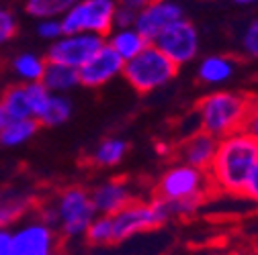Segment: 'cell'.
<instances>
[{
    "label": "cell",
    "mask_w": 258,
    "mask_h": 255,
    "mask_svg": "<svg viewBox=\"0 0 258 255\" xmlns=\"http://www.w3.org/2000/svg\"><path fill=\"white\" fill-rule=\"evenodd\" d=\"M25 92H27V98H29V106H31V114H33V118H37L47 102H49V96L51 92L41 84V82H27L25 84Z\"/></svg>",
    "instance_id": "484cf974"
},
{
    "label": "cell",
    "mask_w": 258,
    "mask_h": 255,
    "mask_svg": "<svg viewBox=\"0 0 258 255\" xmlns=\"http://www.w3.org/2000/svg\"><path fill=\"white\" fill-rule=\"evenodd\" d=\"M242 196H244L246 200L258 204V162L254 164V168H252V172H250V178H248V182H246V186H244Z\"/></svg>",
    "instance_id": "4dcf8cb0"
},
{
    "label": "cell",
    "mask_w": 258,
    "mask_h": 255,
    "mask_svg": "<svg viewBox=\"0 0 258 255\" xmlns=\"http://www.w3.org/2000/svg\"><path fill=\"white\" fill-rule=\"evenodd\" d=\"M17 35V19L11 11L0 9V45L11 41Z\"/></svg>",
    "instance_id": "4316f807"
},
{
    "label": "cell",
    "mask_w": 258,
    "mask_h": 255,
    "mask_svg": "<svg viewBox=\"0 0 258 255\" xmlns=\"http://www.w3.org/2000/svg\"><path fill=\"white\" fill-rule=\"evenodd\" d=\"M33 196L27 190L7 188L0 190V229H11L31 210Z\"/></svg>",
    "instance_id": "9a60e30c"
},
{
    "label": "cell",
    "mask_w": 258,
    "mask_h": 255,
    "mask_svg": "<svg viewBox=\"0 0 258 255\" xmlns=\"http://www.w3.org/2000/svg\"><path fill=\"white\" fill-rule=\"evenodd\" d=\"M242 45H244V51L248 55H252L254 59H258V21L250 23L246 33L242 37Z\"/></svg>",
    "instance_id": "f1b7e54d"
},
{
    "label": "cell",
    "mask_w": 258,
    "mask_h": 255,
    "mask_svg": "<svg viewBox=\"0 0 258 255\" xmlns=\"http://www.w3.org/2000/svg\"><path fill=\"white\" fill-rule=\"evenodd\" d=\"M84 237L90 245H109L113 243V220L111 214H96L88 225Z\"/></svg>",
    "instance_id": "d4e9b609"
},
{
    "label": "cell",
    "mask_w": 258,
    "mask_h": 255,
    "mask_svg": "<svg viewBox=\"0 0 258 255\" xmlns=\"http://www.w3.org/2000/svg\"><path fill=\"white\" fill-rule=\"evenodd\" d=\"M94 216L96 212L90 200V192H86L80 186L61 190L55 202L43 208L41 212V218L47 225H51L53 229H57L61 235H66L70 239L84 237Z\"/></svg>",
    "instance_id": "3957f363"
},
{
    "label": "cell",
    "mask_w": 258,
    "mask_h": 255,
    "mask_svg": "<svg viewBox=\"0 0 258 255\" xmlns=\"http://www.w3.org/2000/svg\"><path fill=\"white\" fill-rule=\"evenodd\" d=\"M113 220V243H121L132 239L144 231H152L162 227L170 220V212L166 208V202L154 198L152 202H129L119 212L111 214Z\"/></svg>",
    "instance_id": "5b68a950"
},
{
    "label": "cell",
    "mask_w": 258,
    "mask_h": 255,
    "mask_svg": "<svg viewBox=\"0 0 258 255\" xmlns=\"http://www.w3.org/2000/svg\"><path fill=\"white\" fill-rule=\"evenodd\" d=\"M37 35L41 39H49V41H55L63 35V29H61V23L59 19H43L39 21L37 25Z\"/></svg>",
    "instance_id": "83f0119b"
},
{
    "label": "cell",
    "mask_w": 258,
    "mask_h": 255,
    "mask_svg": "<svg viewBox=\"0 0 258 255\" xmlns=\"http://www.w3.org/2000/svg\"><path fill=\"white\" fill-rule=\"evenodd\" d=\"M0 106H3V110L7 112L9 120L33 118V114H31V106H29V98H27V92H25V84L9 86L3 92Z\"/></svg>",
    "instance_id": "d6986e66"
},
{
    "label": "cell",
    "mask_w": 258,
    "mask_h": 255,
    "mask_svg": "<svg viewBox=\"0 0 258 255\" xmlns=\"http://www.w3.org/2000/svg\"><path fill=\"white\" fill-rule=\"evenodd\" d=\"M13 70L25 82H39L45 70V59L35 53H21L13 61Z\"/></svg>",
    "instance_id": "cb8c5ba5"
},
{
    "label": "cell",
    "mask_w": 258,
    "mask_h": 255,
    "mask_svg": "<svg viewBox=\"0 0 258 255\" xmlns=\"http://www.w3.org/2000/svg\"><path fill=\"white\" fill-rule=\"evenodd\" d=\"M176 74H178L176 63L170 61L152 43L144 47L138 55H134L132 59H127L121 72V76L129 82V86L138 90L140 94H148V92H154L158 88L166 86L168 82L176 78Z\"/></svg>",
    "instance_id": "277c9868"
},
{
    "label": "cell",
    "mask_w": 258,
    "mask_h": 255,
    "mask_svg": "<svg viewBox=\"0 0 258 255\" xmlns=\"http://www.w3.org/2000/svg\"><path fill=\"white\" fill-rule=\"evenodd\" d=\"M236 5H256L258 0H234Z\"/></svg>",
    "instance_id": "e575fe53"
},
{
    "label": "cell",
    "mask_w": 258,
    "mask_h": 255,
    "mask_svg": "<svg viewBox=\"0 0 258 255\" xmlns=\"http://www.w3.org/2000/svg\"><path fill=\"white\" fill-rule=\"evenodd\" d=\"M105 43H107L105 37L94 35V33L61 35L47 49L45 61H53V63H61V66L80 70Z\"/></svg>",
    "instance_id": "ba28073f"
},
{
    "label": "cell",
    "mask_w": 258,
    "mask_h": 255,
    "mask_svg": "<svg viewBox=\"0 0 258 255\" xmlns=\"http://www.w3.org/2000/svg\"><path fill=\"white\" fill-rule=\"evenodd\" d=\"M236 72V61L228 55H209L199 63L197 76L203 84H223Z\"/></svg>",
    "instance_id": "e0dca14e"
},
{
    "label": "cell",
    "mask_w": 258,
    "mask_h": 255,
    "mask_svg": "<svg viewBox=\"0 0 258 255\" xmlns=\"http://www.w3.org/2000/svg\"><path fill=\"white\" fill-rule=\"evenodd\" d=\"M150 3H152V0H121L119 7H125V9L134 11V13L138 15V13H140V11H144V9H146Z\"/></svg>",
    "instance_id": "d6a6232c"
},
{
    "label": "cell",
    "mask_w": 258,
    "mask_h": 255,
    "mask_svg": "<svg viewBox=\"0 0 258 255\" xmlns=\"http://www.w3.org/2000/svg\"><path fill=\"white\" fill-rule=\"evenodd\" d=\"M90 200L96 214H115L134 202V192L125 180H109L92 190Z\"/></svg>",
    "instance_id": "5bb4252c"
},
{
    "label": "cell",
    "mask_w": 258,
    "mask_h": 255,
    "mask_svg": "<svg viewBox=\"0 0 258 255\" xmlns=\"http://www.w3.org/2000/svg\"><path fill=\"white\" fill-rule=\"evenodd\" d=\"M123 66H125V59H123L115 49H111V47L105 43V45L78 70L80 84L86 86V88L105 86L107 82H111L115 76H119V74L123 72Z\"/></svg>",
    "instance_id": "7c38bea8"
},
{
    "label": "cell",
    "mask_w": 258,
    "mask_h": 255,
    "mask_svg": "<svg viewBox=\"0 0 258 255\" xmlns=\"http://www.w3.org/2000/svg\"><path fill=\"white\" fill-rule=\"evenodd\" d=\"M107 45L111 49H115L127 61V59H132L134 55H138L144 47H148L150 41L140 33L136 27H123V29H115V33L111 35Z\"/></svg>",
    "instance_id": "ac0fdd59"
},
{
    "label": "cell",
    "mask_w": 258,
    "mask_h": 255,
    "mask_svg": "<svg viewBox=\"0 0 258 255\" xmlns=\"http://www.w3.org/2000/svg\"><path fill=\"white\" fill-rule=\"evenodd\" d=\"M115 0H74V5L63 13L59 21L63 35L94 33L105 37L115 29Z\"/></svg>",
    "instance_id": "52a82bcc"
},
{
    "label": "cell",
    "mask_w": 258,
    "mask_h": 255,
    "mask_svg": "<svg viewBox=\"0 0 258 255\" xmlns=\"http://www.w3.org/2000/svg\"><path fill=\"white\" fill-rule=\"evenodd\" d=\"M72 5L74 0H25V13L39 21L57 19V17H63V13Z\"/></svg>",
    "instance_id": "603a6c76"
},
{
    "label": "cell",
    "mask_w": 258,
    "mask_h": 255,
    "mask_svg": "<svg viewBox=\"0 0 258 255\" xmlns=\"http://www.w3.org/2000/svg\"><path fill=\"white\" fill-rule=\"evenodd\" d=\"M9 122V116H7V112L3 110V106H0V131L5 129V124Z\"/></svg>",
    "instance_id": "836d02e7"
},
{
    "label": "cell",
    "mask_w": 258,
    "mask_h": 255,
    "mask_svg": "<svg viewBox=\"0 0 258 255\" xmlns=\"http://www.w3.org/2000/svg\"><path fill=\"white\" fill-rule=\"evenodd\" d=\"M242 131H246L258 145V98H252V102H250V108H248Z\"/></svg>",
    "instance_id": "f546056e"
},
{
    "label": "cell",
    "mask_w": 258,
    "mask_h": 255,
    "mask_svg": "<svg viewBox=\"0 0 258 255\" xmlns=\"http://www.w3.org/2000/svg\"><path fill=\"white\" fill-rule=\"evenodd\" d=\"M217 141L213 135L205 133V131H195V133H188L176 147V157L180 164L192 166L197 170L207 172L211 162H213V155L217 149Z\"/></svg>",
    "instance_id": "4fadbf2b"
},
{
    "label": "cell",
    "mask_w": 258,
    "mask_h": 255,
    "mask_svg": "<svg viewBox=\"0 0 258 255\" xmlns=\"http://www.w3.org/2000/svg\"><path fill=\"white\" fill-rule=\"evenodd\" d=\"M127 153V143L123 139H117V137H109L105 141L99 143V147L94 149L92 153V162L101 168H111V166H117L121 159L125 157Z\"/></svg>",
    "instance_id": "7402d4cb"
},
{
    "label": "cell",
    "mask_w": 258,
    "mask_h": 255,
    "mask_svg": "<svg viewBox=\"0 0 258 255\" xmlns=\"http://www.w3.org/2000/svg\"><path fill=\"white\" fill-rule=\"evenodd\" d=\"M39 82L49 92L63 94V92H68L80 84V76H78V70H74V68L61 66V63H53V61H45V70H43V76Z\"/></svg>",
    "instance_id": "2e32d148"
},
{
    "label": "cell",
    "mask_w": 258,
    "mask_h": 255,
    "mask_svg": "<svg viewBox=\"0 0 258 255\" xmlns=\"http://www.w3.org/2000/svg\"><path fill=\"white\" fill-rule=\"evenodd\" d=\"M39 129V122L35 118H19V120H9L5 129L0 131V143L7 147H17L25 141H29Z\"/></svg>",
    "instance_id": "ffe728a7"
},
{
    "label": "cell",
    "mask_w": 258,
    "mask_h": 255,
    "mask_svg": "<svg viewBox=\"0 0 258 255\" xmlns=\"http://www.w3.org/2000/svg\"><path fill=\"white\" fill-rule=\"evenodd\" d=\"M13 255H57L55 229L41 216L21 222L13 231Z\"/></svg>",
    "instance_id": "30bf717a"
},
{
    "label": "cell",
    "mask_w": 258,
    "mask_h": 255,
    "mask_svg": "<svg viewBox=\"0 0 258 255\" xmlns=\"http://www.w3.org/2000/svg\"><path fill=\"white\" fill-rule=\"evenodd\" d=\"M252 96L242 92H213L197 104L199 129L221 139L242 131Z\"/></svg>",
    "instance_id": "7a4b0ae2"
},
{
    "label": "cell",
    "mask_w": 258,
    "mask_h": 255,
    "mask_svg": "<svg viewBox=\"0 0 258 255\" xmlns=\"http://www.w3.org/2000/svg\"><path fill=\"white\" fill-rule=\"evenodd\" d=\"M94 255H103V253H94Z\"/></svg>",
    "instance_id": "d590c367"
},
{
    "label": "cell",
    "mask_w": 258,
    "mask_h": 255,
    "mask_svg": "<svg viewBox=\"0 0 258 255\" xmlns=\"http://www.w3.org/2000/svg\"><path fill=\"white\" fill-rule=\"evenodd\" d=\"M70 114H72V102L63 96V94H53L51 92L45 110L35 120L39 124H45V126H55V124L66 122L70 118Z\"/></svg>",
    "instance_id": "44dd1931"
},
{
    "label": "cell",
    "mask_w": 258,
    "mask_h": 255,
    "mask_svg": "<svg viewBox=\"0 0 258 255\" xmlns=\"http://www.w3.org/2000/svg\"><path fill=\"white\" fill-rule=\"evenodd\" d=\"M180 19H184V13L174 0H152L144 11L138 13L134 27L152 43L162 31H166Z\"/></svg>",
    "instance_id": "8fae6325"
},
{
    "label": "cell",
    "mask_w": 258,
    "mask_h": 255,
    "mask_svg": "<svg viewBox=\"0 0 258 255\" xmlns=\"http://www.w3.org/2000/svg\"><path fill=\"white\" fill-rule=\"evenodd\" d=\"M0 255H13V231L0 229Z\"/></svg>",
    "instance_id": "1f68e13d"
},
{
    "label": "cell",
    "mask_w": 258,
    "mask_h": 255,
    "mask_svg": "<svg viewBox=\"0 0 258 255\" xmlns=\"http://www.w3.org/2000/svg\"><path fill=\"white\" fill-rule=\"evenodd\" d=\"M256 162L258 145L246 131H236L221 137L217 141L213 162L207 170L211 188L221 194L242 196Z\"/></svg>",
    "instance_id": "6da1fadb"
},
{
    "label": "cell",
    "mask_w": 258,
    "mask_h": 255,
    "mask_svg": "<svg viewBox=\"0 0 258 255\" xmlns=\"http://www.w3.org/2000/svg\"><path fill=\"white\" fill-rule=\"evenodd\" d=\"M152 45L158 47L176 66H184V63L192 61V57L199 51V33L192 23L180 19L174 25H170L166 31H162L152 41Z\"/></svg>",
    "instance_id": "9c48e42d"
},
{
    "label": "cell",
    "mask_w": 258,
    "mask_h": 255,
    "mask_svg": "<svg viewBox=\"0 0 258 255\" xmlns=\"http://www.w3.org/2000/svg\"><path fill=\"white\" fill-rule=\"evenodd\" d=\"M211 182L207 172L186 164H176L162 174L156 186V198L176 202V200H199L203 202L211 192Z\"/></svg>",
    "instance_id": "8992f818"
}]
</instances>
